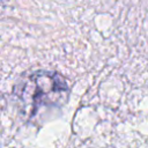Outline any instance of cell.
Returning <instances> with one entry per match:
<instances>
[{
  "mask_svg": "<svg viewBox=\"0 0 148 148\" xmlns=\"http://www.w3.org/2000/svg\"><path fill=\"white\" fill-rule=\"evenodd\" d=\"M66 80L56 72L38 71L28 76L17 88V95L29 116L46 106H60L68 97Z\"/></svg>",
  "mask_w": 148,
  "mask_h": 148,
  "instance_id": "cell-1",
  "label": "cell"
}]
</instances>
